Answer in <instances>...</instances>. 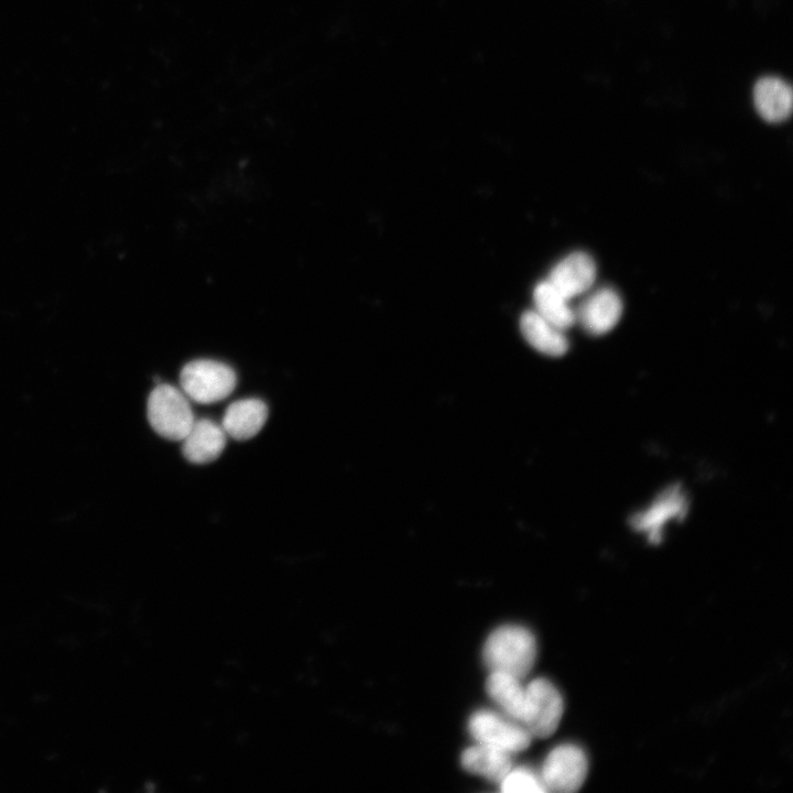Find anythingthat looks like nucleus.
Segmentation results:
<instances>
[{
    "instance_id": "nucleus-1",
    "label": "nucleus",
    "mask_w": 793,
    "mask_h": 793,
    "mask_svg": "<svg viewBox=\"0 0 793 793\" xmlns=\"http://www.w3.org/2000/svg\"><path fill=\"white\" fill-rule=\"evenodd\" d=\"M535 659V638L520 626L497 628L484 647V660L491 671L504 672L520 680L532 670Z\"/></svg>"
},
{
    "instance_id": "nucleus-2",
    "label": "nucleus",
    "mask_w": 793,
    "mask_h": 793,
    "mask_svg": "<svg viewBox=\"0 0 793 793\" xmlns=\"http://www.w3.org/2000/svg\"><path fill=\"white\" fill-rule=\"evenodd\" d=\"M148 420L152 428L170 441H182L195 419L187 398L170 384H159L148 398Z\"/></svg>"
},
{
    "instance_id": "nucleus-3",
    "label": "nucleus",
    "mask_w": 793,
    "mask_h": 793,
    "mask_svg": "<svg viewBox=\"0 0 793 793\" xmlns=\"http://www.w3.org/2000/svg\"><path fill=\"white\" fill-rule=\"evenodd\" d=\"M180 383L189 399L209 404L227 398L237 384V377L233 369L226 363L198 359L183 367Z\"/></svg>"
},
{
    "instance_id": "nucleus-4",
    "label": "nucleus",
    "mask_w": 793,
    "mask_h": 793,
    "mask_svg": "<svg viewBox=\"0 0 793 793\" xmlns=\"http://www.w3.org/2000/svg\"><path fill=\"white\" fill-rule=\"evenodd\" d=\"M526 706L522 725L532 737H550L557 729L564 711L562 695L545 678L533 680L525 686Z\"/></svg>"
},
{
    "instance_id": "nucleus-5",
    "label": "nucleus",
    "mask_w": 793,
    "mask_h": 793,
    "mask_svg": "<svg viewBox=\"0 0 793 793\" xmlns=\"http://www.w3.org/2000/svg\"><path fill=\"white\" fill-rule=\"evenodd\" d=\"M588 761L585 752L572 743L555 747L545 758L540 780L545 791L572 793L577 791L587 776Z\"/></svg>"
},
{
    "instance_id": "nucleus-6",
    "label": "nucleus",
    "mask_w": 793,
    "mask_h": 793,
    "mask_svg": "<svg viewBox=\"0 0 793 793\" xmlns=\"http://www.w3.org/2000/svg\"><path fill=\"white\" fill-rule=\"evenodd\" d=\"M468 730L477 742L496 747L509 753L525 750L532 739L531 734L523 725L511 723L487 709L471 715Z\"/></svg>"
},
{
    "instance_id": "nucleus-7",
    "label": "nucleus",
    "mask_w": 793,
    "mask_h": 793,
    "mask_svg": "<svg viewBox=\"0 0 793 793\" xmlns=\"http://www.w3.org/2000/svg\"><path fill=\"white\" fill-rule=\"evenodd\" d=\"M620 295L611 287L590 293L575 309V319L589 335L600 336L610 332L622 314Z\"/></svg>"
},
{
    "instance_id": "nucleus-8",
    "label": "nucleus",
    "mask_w": 793,
    "mask_h": 793,
    "mask_svg": "<svg viewBox=\"0 0 793 793\" xmlns=\"http://www.w3.org/2000/svg\"><path fill=\"white\" fill-rule=\"evenodd\" d=\"M687 511V501L678 486L664 490L647 509L634 514L632 526L644 532L651 543H659L664 525L671 520L684 518Z\"/></svg>"
},
{
    "instance_id": "nucleus-9",
    "label": "nucleus",
    "mask_w": 793,
    "mask_h": 793,
    "mask_svg": "<svg viewBox=\"0 0 793 793\" xmlns=\"http://www.w3.org/2000/svg\"><path fill=\"white\" fill-rule=\"evenodd\" d=\"M596 280V264L585 252H573L552 269L547 281L567 300L586 293Z\"/></svg>"
},
{
    "instance_id": "nucleus-10",
    "label": "nucleus",
    "mask_w": 793,
    "mask_h": 793,
    "mask_svg": "<svg viewBox=\"0 0 793 793\" xmlns=\"http://www.w3.org/2000/svg\"><path fill=\"white\" fill-rule=\"evenodd\" d=\"M184 457L194 464H207L217 459L226 445V433L209 419L194 421L189 432L182 439Z\"/></svg>"
},
{
    "instance_id": "nucleus-11",
    "label": "nucleus",
    "mask_w": 793,
    "mask_h": 793,
    "mask_svg": "<svg viewBox=\"0 0 793 793\" xmlns=\"http://www.w3.org/2000/svg\"><path fill=\"white\" fill-rule=\"evenodd\" d=\"M268 417V406L259 399H243L232 402L225 411L222 430L237 441H247L257 435Z\"/></svg>"
},
{
    "instance_id": "nucleus-12",
    "label": "nucleus",
    "mask_w": 793,
    "mask_h": 793,
    "mask_svg": "<svg viewBox=\"0 0 793 793\" xmlns=\"http://www.w3.org/2000/svg\"><path fill=\"white\" fill-rule=\"evenodd\" d=\"M753 101L759 115L764 120L781 122L791 113L792 90L781 78L764 77L754 86Z\"/></svg>"
},
{
    "instance_id": "nucleus-13",
    "label": "nucleus",
    "mask_w": 793,
    "mask_h": 793,
    "mask_svg": "<svg viewBox=\"0 0 793 793\" xmlns=\"http://www.w3.org/2000/svg\"><path fill=\"white\" fill-rule=\"evenodd\" d=\"M520 329L524 339L539 352L551 357L563 356L568 340L563 330L552 325L535 311L522 314Z\"/></svg>"
},
{
    "instance_id": "nucleus-14",
    "label": "nucleus",
    "mask_w": 793,
    "mask_h": 793,
    "mask_svg": "<svg viewBox=\"0 0 793 793\" xmlns=\"http://www.w3.org/2000/svg\"><path fill=\"white\" fill-rule=\"evenodd\" d=\"M511 753L479 743L471 746L461 753V765L470 773L482 775L491 782L499 783L512 769Z\"/></svg>"
},
{
    "instance_id": "nucleus-15",
    "label": "nucleus",
    "mask_w": 793,
    "mask_h": 793,
    "mask_svg": "<svg viewBox=\"0 0 793 793\" xmlns=\"http://www.w3.org/2000/svg\"><path fill=\"white\" fill-rule=\"evenodd\" d=\"M486 691L508 716L522 723L526 693L520 678L504 672L491 671L486 681Z\"/></svg>"
},
{
    "instance_id": "nucleus-16",
    "label": "nucleus",
    "mask_w": 793,
    "mask_h": 793,
    "mask_svg": "<svg viewBox=\"0 0 793 793\" xmlns=\"http://www.w3.org/2000/svg\"><path fill=\"white\" fill-rule=\"evenodd\" d=\"M535 312L555 327L565 332L575 323V309L547 280L539 283L533 292Z\"/></svg>"
},
{
    "instance_id": "nucleus-17",
    "label": "nucleus",
    "mask_w": 793,
    "mask_h": 793,
    "mask_svg": "<svg viewBox=\"0 0 793 793\" xmlns=\"http://www.w3.org/2000/svg\"><path fill=\"white\" fill-rule=\"evenodd\" d=\"M504 793H541L545 792L540 776L525 768L511 769L500 782Z\"/></svg>"
}]
</instances>
